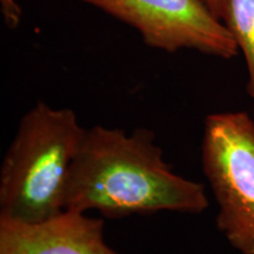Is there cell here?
<instances>
[{"instance_id": "obj_7", "label": "cell", "mask_w": 254, "mask_h": 254, "mask_svg": "<svg viewBox=\"0 0 254 254\" xmlns=\"http://www.w3.org/2000/svg\"><path fill=\"white\" fill-rule=\"evenodd\" d=\"M5 23L8 28H15L20 23L21 8L15 0H0Z\"/></svg>"}, {"instance_id": "obj_1", "label": "cell", "mask_w": 254, "mask_h": 254, "mask_svg": "<svg viewBox=\"0 0 254 254\" xmlns=\"http://www.w3.org/2000/svg\"><path fill=\"white\" fill-rule=\"evenodd\" d=\"M64 209L98 211L111 219L158 212L200 214L206 189L173 172L155 133L95 125L85 131L63 198Z\"/></svg>"}, {"instance_id": "obj_3", "label": "cell", "mask_w": 254, "mask_h": 254, "mask_svg": "<svg viewBox=\"0 0 254 254\" xmlns=\"http://www.w3.org/2000/svg\"><path fill=\"white\" fill-rule=\"evenodd\" d=\"M201 166L218 205V230L238 252L254 254V120L249 114L206 117Z\"/></svg>"}, {"instance_id": "obj_2", "label": "cell", "mask_w": 254, "mask_h": 254, "mask_svg": "<svg viewBox=\"0 0 254 254\" xmlns=\"http://www.w3.org/2000/svg\"><path fill=\"white\" fill-rule=\"evenodd\" d=\"M85 131L71 109L39 101L24 114L0 168V218L40 221L63 211Z\"/></svg>"}, {"instance_id": "obj_4", "label": "cell", "mask_w": 254, "mask_h": 254, "mask_svg": "<svg viewBox=\"0 0 254 254\" xmlns=\"http://www.w3.org/2000/svg\"><path fill=\"white\" fill-rule=\"evenodd\" d=\"M139 32L148 47L192 50L221 59L238 56L236 41L204 0H79Z\"/></svg>"}, {"instance_id": "obj_6", "label": "cell", "mask_w": 254, "mask_h": 254, "mask_svg": "<svg viewBox=\"0 0 254 254\" xmlns=\"http://www.w3.org/2000/svg\"><path fill=\"white\" fill-rule=\"evenodd\" d=\"M222 23L226 25L245 59L246 91L254 101V0H226Z\"/></svg>"}, {"instance_id": "obj_5", "label": "cell", "mask_w": 254, "mask_h": 254, "mask_svg": "<svg viewBox=\"0 0 254 254\" xmlns=\"http://www.w3.org/2000/svg\"><path fill=\"white\" fill-rule=\"evenodd\" d=\"M104 225L74 209L40 221L0 218V254H120L105 241Z\"/></svg>"}, {"instance_id": "obj_8", "label": "cell", "mask_w": 254, "mask_h": 254, "mask_svg": "<svg viewBox=\"0 0 254 254\" xmlns=\"http://www.w3.org/2000/svg\"><path fill=\"white\" fill-rule=\"evenodd\" d=\"M206 5L208 6L213 13L222 20L225 15V8H226V0H204Z\"/></svg>"}]
</instances>
